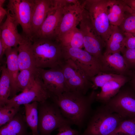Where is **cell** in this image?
I'll return each instance as SVG.
<instances>
[{
    "instance_id": "1",
    "label": "cell",
    "mask_w": 135,
    "mask_h": 135,
    "mask_svg": "<svg viewBox=\"0 0 135 135\" xmlns=\"http://www.w3.org/2000/svg\"><path fill=\"white\" fill-rule=\"evenodd\" d=\"M98 93L93 90L87 94L68 91L51 96L50 98L58 106L63 116L72 124L81 128L92 113V106Z\"/></svg>"
},
{
    "instance_id": "2",
    "label": "cell",
    "mask_w": 135,
    "mask_h": 135,
    "mask_svg": "<svg viewBox=\"0 0 135 135\" xmlns=\"http://www.w3.org/2000/svg\"><path fill=\"white\" fill-rule=\"evenodd\" d=\"M32 48L36 68H54L60 66L63 62L62 46L53 38H33Z\"/></svg>"
},
{
    "instance_id": "3",
    "label": "cell",
    "mask_w": 135,
    "mask_h": 135,
    "mask_svg": "<svg viewBox=\"0 0 135 135\" xmlns=\"http://www.w3.org/2000/svg\"><path fill=\"white\" fill-rule=\"evenodd\" d=\"M125 119L112 112L104 104L92 113L84 132L80 135H110L120 122Z\"/></svg>"
},
{
    "instance_id": "4",
    "label": "cell",
    "mask_w": 135,
    "mask_h": 135,
    "mask_svg": "<svg viewBox=\"0 0 135 135\" xmlns=\"http://www.w3.org/2000/svg\"><path fill=\"white\" fill-rule=\"evenodd\" d=\"M38 110L39 135H50L56 129L72 124L63 116L58 106L50 98L38 102Z\"/></svg>"
},
{
    "instance_id": "5",
    "label": "cell",
    "mask_w": 135,
    "mask_h": 135,
    "mask_svg": "<svg viewBox=\"0 0 135 135\" xmlns=\"http://www.w3.org/2000/svg\"><path fill=\"white\" fill-rule=\"evenodd\" d=\"M81 2L93 25L106 43L111 32L107 12L108 0H86Z\"/></svg>"
},
{
    "instance_id": "6",
    "label": "cell",
    "mask_w": 135,
    "mask_h": 135,
    "mask_svg": "<svg viewBox=\"0 0 135 135\" xmlns=\"http://www.w3.org/2000/svg\"><path fill=\"white\" fill-rule=\"evenodd\" d=\"M62 48L64 59L72 60L90 80L101 72L100 60L85 50L69 47Z\"/></svg>"
},
{
    "instance_id": "7",
    "label": "cell",
    "mask_w": 135,
    "mask_h": 135,
    "mask_svg": "<svg viewBox=\"0 0 135 135\" xmlns=\"http://www.w3.org/2000/svg\"><path fill=\"white\" fill-rule=\"evenodd\" d=\"M69 91L86 94L92 84L83 71L70 59L64 60L60 65Z\"/></svg>"
},
{
    "instance_id": "8",
    "label": "cell",
    "mask_w": 135,
    "mask_h": 135,
    "mask_svg": "<svg viewBox=\"0 0 135 135\" xmlns=\"http://www.w3.org/2000/svg\"><path fill=\"white\" fill-rule=\"evenodd\" d=\"M123 86L117 94L104 104L125 119L135 118V92L130 86Z\"/></svg>"
},
{
    "instance_id": "9",
    "label": "cell",
    "mask_w": 135,
    "mask_h": 135,
    "mask_svg": "<svg viewBox=\"0 0 135 135\" xmlns=\"http://www.w3.org/2000/svg\"><path fill=\"white\" fill-rule=\"evenodd\" d=\"M85 10L83 18L79 24V29L83 36L84 50L100 61L106 43L93 25L87 12Z\"/></svg>"
},
{
    "instance_id": "10",
    "label": "cell",
    "mask_w": 135,
    "mask_h": 135,
    "mask_svg": "<svg viewBox=\"0 0 135 135\" xmlns=\"http://www.w3.org/2000/svg\"><path fill=\"white\" fill-rule=\"evenodd\" d=\"M65 1L61 19L52 38L56 40L63 34L76 27L85 12L81 1L74 4L71 0Z\"/></svg>"
},
{
    "instance_id": "11",
    "label": "cell",
    "mask_w": 135,
    "mask_h": 135,
    "mask_svg": "<svg viewBox=\"0 0 135 135\" xmlns=\"http://www.w3.org/2000/svg\"><path fill=\"white\" fill-rule=\"evenodd\" d=\"M6 6L7 10L21 26L23 35L32 40L31 23L32 0H9Z\"/></svg>"
},
{
    "instance_id": "12",
    "label": "cell",
    "mask_w": 135,
    "mask_h": 135,
    "mask_svg": "<svg viewBox=\"0 0 135 135\" xmlns=\"http://www.w3.org/2000/svg\"><path fill=\"white\" fill-rule=\"evenodd\" d=\"M50 94L46 88L38 73L35 84L31 88L9 99L6 104L20 108L22 105L34 102H44L50 98Z\"/></svg>"
},
{
    "instance_id": "13",
    "label": "cell",
    "mask_w": 135,
    "mask_h": 135,
    "mask_svg": "<svg viewBox=\"0 0 135 135\" xmlns=\"http://www.w3.org/2000/svg\"><path fill=\"white\" fill-rule=\"evenodd\" d=\"M38 70L46 88L51 96H58L69 91L60 66L48 70L38 68Z\"/></svg>"
},
{
    "instance_id": "14",
    "label": "cell",
    "mask_w": 135,
    "mask_h": 135,
    "mask_svg": "<svg viewBox=\"0 0 135 135\" xmlns=\"http://www.w3.org/2000/svg\"><path fill=\"white\" fill-rule=\"evenodd\" d=\"M65 0H56L55 5L48 14L36 35L32 38H52L61 19Z\"/></svg>"
},
{
    "instance_id": "15",
    "label": "cell",
    "mask_w": 135,
    "mask_h": 135,
    "mask_svg": "<svg viewBox=\"0 0 135 135\" xmlns=\"http://www.w3.org/2000/svg\"><path fill=\"white\" fill-rule=\"evenodd\" d=\"M101 72H103L131 76L132 72L128 68L120 52L108 54L104 52L100 60Z\"/></svg>"
},
{
    "instance_id": "16",
    "label": "cell",
    "mask_w": 135,
    "mask_h": 135,
    "mask_svg": "<svg viewBox=\"0 0 135 135\" xmlns=\"http://www.w3.org/2000/svg\"><path fill=\"white\" fill-rule=\"evenodd\" d=\"M6 18L0 26V38L7 48L18 46L24 36L19 33L18 24L7 10Z\"/></svg>"
},
{
    "instance_id": "17",
    "label": "cell",
    "mask_w": 135,
    "mask_h": 135,
    "mask_svg": "<svg viewBox=\"0 0 135 135\" xmlns=\"http://www.w3.org/2000/svg\"><path fill=\"white\" fill-rule=\"evenodd\" d=\"M32 1L31 26L32 38L54 7L56 0H32Z\"/></svg>"
},
{
    "instance_id": "18",
    "label": "cell",
    "mask_w": 135,
    "mask_h": 135,
    "mask_svg": "<svg viewBox=\"0 0 135 135\" xmlns=\"http://www.w3.org/2000/svg\"><path fill=\"white\" fill-rule=\"evenodd\" d=\"M18 54V46L7 48L5 53L6 68L10 80L11 92L10 98L16 95L18 92L16 85V79L20 71Z\"/></svg>"
},
{
    "instance_id": "19",
    "label": "cell",
    "mask_w": 135,
    "mask_h": 135,
    "mask_svg": "<svg viewBox=\"0 0 135 135\" xmlns=\"http://www.w3.org/2000/svg\"><path fill=\"white\" fill-rule=\"evenodd\" d=\"M131 77V76H123L106 83L101 88L100 92L98 93L96 101L104 104L106 103L117 94L123 86L130 81Z\"/></svg>"
},
{
    "instance_id": "20",
    "label": "cell",
    "mask_w": 135,
    "mask_h": 135,
    "mask_svg": "<svg viewBox=\"0 0 135 135\" xmlns=\"http://www.w3.org/2000/svg\"><path fill=\"white\" fill-rule=\"evenodd\" d=\"M28 127L24 115L20 111L12 120L0 127V135H32Z\"/></svg>"
},
{
    "instance_id": "21",
    "label": "cell",
    "mask_w": 135,
    "mask_h": 135,
    "mask_svg": "<svg viewBox=\"0 0 135 135\" xmlns=\"http://www.w3.org/2000/svg\"><path fill=\"white\" fill-rule=\"evenodd\" d=\"M32 40L24 36L18 48V62L20 71L24 69L36 70L32 48Z\"/></svg>"
},
{
    "instance_id": "22",
    "label": "cell",
    "mask_w": 135,
    "mask_h": 135,
    "mask_svg": "<svg viewBox=\"0 0 135 135\" xmlns=\"http://www.w3.org/2000/svg\"><path fill=\"white\" fill-rule=\"evenodd\" d=\"M111 32L106 42L104 53L121 52L125 47L126 38L124 33L118 26L111 25Z\"/></svg>"
},
{
    "instance_id": "23",
    "label": "cell",
    "mask_w": 135,
    "mask_h": 135,
    "mask_svg": "<svg viewBox=\"0 0 135 135\" xmlns=\"http://www.w3.org/2000/svg\"><path fill=\"white\" fill-rule=\"evenodd\" d=\"M125 6L122 0H108L107 14L111 25L118 26L122 22L126 14Z\"/></svg>"
},
{
    "instance_id": "24",
    "label": "cell",
    "mask_w": 135,
    "mask_h": 135,
    "mask_svg": "<svg viewBox=\"0 0 135 135\" xmlns=\"http://www.w3.org/2000/svg\"><path fill=\"white\" fill-rule=\"evenodd\" d=\"M56 41L63 47L82 49L84 47L83 36L77 27L63 34Z\"/></svg>"
},
{
    "instance_id": "25",
    "label": "cell",
    "mask_w": 135,
    "mask_h": 135,
    "mask_svg": "<svg viewBox=\"0 0 135 135\" xmlns=\"http://www.w3.org/2000/svg\"><path fill=\"white\" fill-rule=\"evenodd\" d=\"M38 74V68L27 69L20 71L16 81L18 92H21L31 88L34 85Z\"/></svg>"
},
{
    "instance_id": "26",
    "label": "cell",
    "mask_w": 135,
    "mask_h": 135,
    "mask_svg": "<svg viewBox=\"0 0 135 135\" xmlns=\"http://www.w3.org/2000/svg\"><path fill=\"white\" fill-rule=\"evenodd\" d=\"M38 103L37 102H34L24 105L25 120L31 130L32 135H39L38 128Z\"/></svg>"
},
{
    "instance_id": "27",
    "label": "cell",
    "mask_w": 135,
    "mask_h": 135,
    "mask_svg": "<svg viewBox=\"0 0 135 135\" xmlns=\"http://www.w3.org/2000/svg\"><path fill=\"white\" fill-rule=\"evenodd\" d=\"M0 107L5 105L9 99L11 92L10 80L6 66L4 64L0 68Z\"/></svg>"
},
{
    "instance_id": "28",
    "label": "cell",
    "mask_w": 135,
    "mask_h": 135,
    "mask_svg": "<svg viewBox=\"0 0 135 135\" xmlns=\"http://www.w3.org/2000/svg\"><path fill=\"white\" fill-rule=\"evenodd\" d=\"M135 134V118L122 121L110 135Z\"/></svg>"
},
{
    "instance_id": "29",
    "label": "cell",
    "mask_w": 135,
    "mask_h": 135,
    "mask_svg": "<svg viewBox=\"0 0 135 135\" xmlns=\"http://www.w3.org/2000/svg\"><path fill=\"white\" fill-rule=\"evenodd\" d=\"M123 76L124 75L106 73L100 72L90 79L92 84V88L93 90H95L98 87L101 88L108 82Z\"/></svg>"
},
{
    "instance_id": "30",
    "label": "cell",
    "mask_w": 135,
    "mask_h": 135,
    "mask_svg": "<svg viewBox=\"0 0 135 135\" xmlns=\"http://www.w3.org/2000/svg\"><path fill=\"white\" fill-rule=\"evenodd\" d=\"M20 110V107H15L7 104L0 107V127L12 120Z\"/></svg>"
},
{
    "instance_id": "31",
    "label": "cell",
    "mask_w": 135,
    "mask_h": 135,
    "mask_svg": "<svg viewBox=\"0 0 135 135\" xmlns=\"http://www.w3.org/2000/svg\"><path fill=\"white\" fill-rule=\"evenodd\" d=\"M118 26L124 33L135 34V16L126 12L124 20Z\"/></svg>"
},
{
    "instance_id": "32",
    "label": "cell",
    "mask_w": 135,
    "mask_h": 135,
    "mask_svg": "<svg viewBox=\"0 0 135 135\" xmlns=\"http://www.w3.org/2000/svg\"><path fill=\"white\" fill-rule=\"evenodd\" d=\"M128 69L135 70V48H127L125 47L121 51Z\"/></svg>"
},
{
    "instance_id": "33",
    "label": "cell",
    "mask_w": 135,
    "mask_h": 135,
    "mask_svg": "<svg viewBox=\"0 0 135 135\" xmlns=\"http://www.w3.org/2000/svg\"><path fill=\"white\" fill-rule=\"evenodd\" d=\"M71 126L66 125L58 128V133L56 135H77L80 134L78 131L72 128Z\"/></svg>"
},
{
    "instance_id": "34",
    "label": "cell",
    "mask_w": 135,
    "mask_h": 135,
    "mask_svg": "<svg viewBox=\"0 0 135 135\" xmlns=\"http://www.w3.org/2000/svg\"><path fill=\"white\" fill-rule=\"evenodd\" d=\"M124 33L126 38L125 47L127 48H135V34Z\"/></svg>"
},
{
    "instance_id": "35",
    "label": "cell",
    "mask_w": 135,
    "mask_h": 135,
    "mask_svg": "<svg viewBox=\"0 0 135 135\" xmlns=\"http://www.w3.org/2000/svg\"><path fill=\"white\" fill-rule=\"evenodd\" d=\"M7 48L0 38V63L3 62V57L5 54L6 50Z\"/></svg>"
},
{
    "instance_id": "36",
    "label": "cell",
    "mask_w": 135,
    "mask_h": 135,
    "mask_svg": "<svg viewBox=\"0 0 135 135\" xmlns=\"http://www.w3.org/2000/svg\"><path fill=\"white\" fill-rule=\"evenodd\" d=\"M125 4L132 10L135 11V0H122Z\"/></svg>"
},
{
    "instance_id": "37",
    "label": "cell",
    "mask_w": 135,
    "mask_h": 135,
    "mask_svg": "<svg viewBox=\"0 0 135 135\" xmlns=\"http://www.w3.org/2000/svg\"><path fill=\"white\" fill-rule=\"evenodd\" d=\"M7 10L4 8L2 6H0V23L1 24L5 16L6 15Z\"/></svg>"
},
{
    "instance_id": "38",
    "label": "cell",
    "mask_w": 135,
    "mask_h": 135,
    "mask_svg": "<svg viewBox=\"0 0 135 135\" xmlns=\"http://www.w3.org/2000/svg\"><path fill=\"white\" fill-rule=\"evenodd\" d=\"M129 82L130 86L135 92V75L133 73Z\"/></svg>"
},
{
    "instance_id": "39",
    "label": "cell",
    "mask_w": 135,
    "mask_h": 135,
    "mask_svg": "<svg viewBox=\"0 0 135 135\" xmlns=\"http://www.w3.org/2000/svg\"><path fill=\"white\" fill-rule=\"evenodd\" d=\"M125 9L126 12L135 16V11L132 10L125 4Z\"/></svg>"
},
{
    "instance_id": "40",
    "label": "cell",
    "mask_w": 135,
    "mask_h": 135,
    "mask_svg": "<svg viewBox=\"0 0 135 135\" xmlns=\"http://www.w3.org/2000/svg\"><path fill=\"white\" fill-rule=\"evenodd\" d=\"M5 1V0H0V6H2V5Z\"/></svg>"
},
{
    "instance_id": "41",
    "label": "cell",
    "mask_w": 135,
    "mask_h": 135,
    "mask_svg": "<svg viewBox=\"0 0 135 135\" xmlns=\"http://www.w3.org/2000/svg\"><path fill=\"white\" fill-rule=\"evenodd\" d=\"M133 74L135 75V70L133 71Z\"/></svg>"
},
{
    "instance_id": "42",
    "label": "cell",
    "mask_w": 135,
    "mask_h": 135,
    "mask_svg": "<svg viewBox=\"0 0 135 135\" xmlns=\"http://www.w3.org/2000/svg\"><path fill=\"white\" fill-rule=\"evenodd\" d=\"M127 135H135V134H128Z\"/></svg>"
},
{
    "instance_id": "43",
    "label": "cell",
    "mask_w": 135,
    "mask_h": 135,
    "mask_svg": "<svg viewBox=\"0 0 135 135\" xmlns=\"http://www.w3.org/2000/svg\"><path fill=\"white\" fill-rule=\"evenodd\" d=\"M77 135H80V134H78Z\"/></svg>"
}]
</instances>
